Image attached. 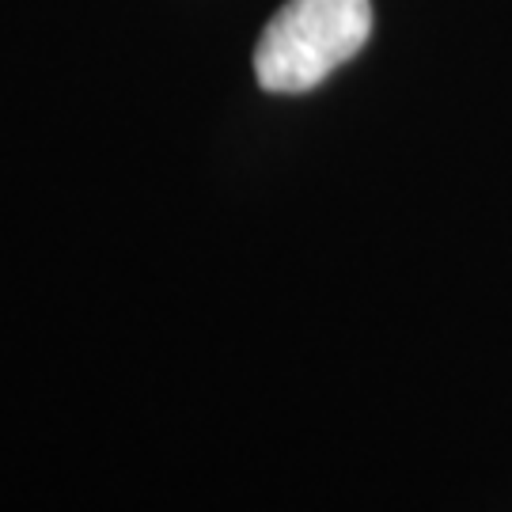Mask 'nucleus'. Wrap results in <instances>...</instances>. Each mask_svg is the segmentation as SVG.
I'll use <instances>...</instances> for the list:
<instances>
[{"label":"nucleus","mask_w":512,"mask_h":512,"mask_svg":"<svg viewBox=\"0 0 512 512\" xmlns=\"http://www.w3.org/2000/svg\"><path fill=\"white\" fill-rule=\"evenodd\" d=\"M368 31V0H289L258 38V84L277 95L308 92L365 46Z\"/></svg>","instance_id":"nucleus-1"}]
</instances>
